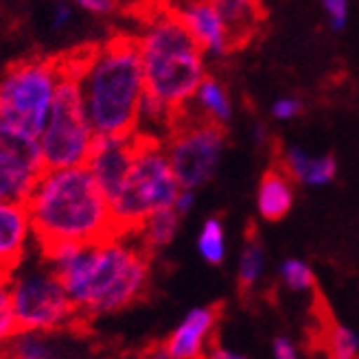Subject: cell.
I'll list each match as a JSON object with an SVG mask.
<instances>
[{"mask_svg":"<svg viewBox=\"0 0 359 359\" xmlns=\"http://www.w3.org/2000/svg\"><path fill=\"white\" fill-rule=\"evenodd\" d=\"M62 79V60H25L0 77V116L25 134L40 138Z\"/></svg>","mask_w":359,"mask_h":359,"instance_id":"obj_7","label":"cell"},{"mask_svg":"<svg viewBox=\"0 0 359 359\" xmlns=\"http://www.w3.org/2000/svg\"><path fill=\"white\" fill-rule=\"evenodd\" d=\"M252 138H255L257 145L261 147V145H265V142H269V130L265 128L263 123H257L255 130H252Z\"/></svg>","mask_w":359,"mask_h":359,"instance_id":"obj_34","label":"cell"},{"mask_svg":"<svg viewBox=\"0 0 359 359\" xmlns=\"http://www.w3.org/2000/svg\"><path fill=\"white\" fill-rule=\"evenodd\" d=\"M280 167L290 173L296 184L311 189L327 187L337 177V160L331 154H313L298 145L283 149Z\"/></svg>","mask_w":359,"mask_h":359,"instance_id":"obj_14","label":"cell"},{"mask_svg":"<svg viewBox=\"0 0 359 359\" xmlns=\"http://www.w3.org/2000/svg\"><path fill=\"white\" fill-rule=\"evenodd\" d=\"M212 3L228 25L235 46L252 38L257 27L263 22V9L259 0H212Z\"/></svg>","mask_w":359,"mask_h":359,"instance_id":"obj_17","label":"cell"},{"mask_svg":"<svg viewBox=\"0 0 359 359\" xmlns=\"http://www.w3.org/2000/svg\"><path fill=\"white\" fill-rule=\"evenodd\" d=\"M165 149L173 173L182 189H200L217 173L226 151V130L206 118L182 121L177 116L175 128L165 138Z\"/></svg>","mask_w":359,"mask_h":359,"instance_id":"obj_9","label":"cell"},{"mask_svg":"<svg viewBox=\"0 0 359 359\" xmlns=\"http://www.w3.org/2000/svg\"><path fill=\"white\" fill-rule=\"evenodd\" d=\"M272 359H300V353L290 337H276L272 344Z\"/></svg>","mask_w":359,"mask_h":359,"instance_id":"obj_29","label":"cell"},{"mask_svg":"<svg viewBox=\"0 0 359 359\" xmlns=\"http://www.w3.org/2000/svg\"><path fill=\"white\" fill-rule=\"evenodd\" d=\"M27 208L40 250L118 235L110 200L86 165L44 169L29 195Z\"/></svg>","mask_w":359,"mask_h":359,"instance_id":"obj_3","label":"cell"},{"mask_svg":"<svg viewBox=\"0 0 359 359\" xmlns=\"http://www.w3.org/2000/svg\"><path fill=\"white\" fill-rule=\"evenodd\" d=\"M147 93L184 112L206 79V55L175 9L151 11L136 38Z\"/></svg>","mask_w":359,"mask_h":359,"instance_id":"obj_4","label":"cell"},{"mask_svg":"<svg viewBox=\"0 0 359 359\" xmlns=\"http://www.w3.org/2000/svg\"><path fill=\"white\" fill-rule=\"evenodd\" d=\"M0 165L44 171L38 138L18 130L5 116H0Z\"/></svg>","mask_w":359,"mask_h":359,"instance_id":"obj_16","label":"cell"},{"mask_svg":"<svg viewBox=\"0 0 359 359\" xmlns=\"http://www.w3.org/2000/svg\"><path fill=\"white\" fill-rule=\"evenodd\" d=\"M9 359H62V344L53 333L18 331L7 344Z\"/></svg>","mask_w":359,"mask_h":359,"instance_id":"obj_19","label":"cell"},{"mask_svg":"<svg viewBox=\"0 0 359 359\" xmlns=\"http://www.w3.org/2000/svg\"><path fill=\"white\" fill-rule=\"evenodd\" d=\"M204 359H250V357H245L243 353L232 351V348H228V346L212 344V346L208 348V353L204 355Z\"/></svg>","mask_w":359,"mask_h":359,"instance_id":"obj_33","label":"cell"},{"mask_svg":"<svg viewBox=\"0 0 359 359\" xmlns=\"http://www.w3.org/2000/svg\"><path fill=\"white\" fill-rule=\"evenodd\" d=\"M35 241L27 202L0 200V274L9 276L20 267Z\"/></svg>","mask_w":359,"mask_h":359,"instance_id":"obj_12","label":"cell"},{"mask_svg":"<svg viewBox=\"0 0 359 359\" xmlns=\"http://www.w3.org/2000/svg\"><path fill=\"white\" fill-rule=\"evenodd\" d=\"M40 257L64 283L79 318L128 309L147 292L151 276L149 252L134 235L50 245Z\"/></svg>","mask_w":359,"mask_h":359,"instance_id":"obj_1","label":"cell"},{"mask_svg":"<svg viewBox=\"0 0 359 359\" xmlns=\"http://www.w3.org/2000/svg\"><path fill=\"white\" fill-rule=\"evenodd\" d=\"M18 331H20V329H18V320H15V313H13L9 276L0 274V344H9V339Z\"/></svg>","mask_w":359,"mask_h":359,"instance_id":"obj_26","label":"cell"},{"mask_svg":"<svg viewBox=\"0 0 359 359\" xmlns=\"http://www.w3.org/2000/svg\"><path fill=\"white\" fill-rule=\"evenodd\" d=\"M75 3L83 11L95 13V15H107V13H112L116 7V0H75Z\"/></svg>","mask_w":359,"mask_h":359,"instance_id":"obj_31","label":"cell"},{"mask_svg":"<svg viewBox=\"0 0 359 359\" xmlns=\"http://www.w3.org/2000/svg\"><path fill=\"white\" fill-rule=\"evenodd\" d=\"M195 202H197L195 189H180V193L175 195L173 208H175V212L180 215V217H184V215H189L195 208Z\"/></svg>","mask_w":359,"mask_h":359,"instance_id":"obj_30","label":"cell"},{"mask_svg":"<svg viewBox=\"0 0 359 359\" xmlns=\"http://www.w3.org/2000/svg\"><path fill=\"white\" fill-rule=\"evenodd\" d=\"M219 311L217 307H195L165 339L167 351L175 359H204L212 346V333L217 327Z\"/></svg>","mask_w":359,"mask_h":359,"instance_id":"obj_13","label":"cell"},{"mask_svg":"<svg viewBox=\"0 0 359 359\" xmlns=\"http://www.w3.org/2000/svg\"><path fill=\"white\" fill-rule=\"evenodd\" d=\"M180 222H182V217L175 212L173 206L160 208L151 212L149 217L138 226L134 237L140 241V245L145 248L149 255L158 252V250H165L167 245H171V241L175 239L180 230Z\"/></svg>","mask_w":359,"mask_h":359,"instance_id":"obj_18","label":"cell"},{"mask_svg":"<svg viewBox=\"0 0 359 359\" xmlns=\"http://www.w3.org/2000/svg\"><path fill=\"white\" fill-rule=\"evenodd\" d=\"M0 359H9V355L5 353V355H0Z\"/></svg>","mask_w":359,"mask_h":359,"instance_id":"obj_37","label":"cell"},{"mask_svg":"<svg viewBox=\"0 0 359 359\" xmlns=\"http://www.w3.org/2000/svg\"><path fill=\"white\" fill-rule=\"evenodd\" d=\"M322 11H325L329 27L333 31H342L348 22V11H351V3L348 0H320Z\"/></svg>","mask_w":359,"mask_h":359,"instance_id":"obj_27","label":"cell"},{"mask_svg":"<svg viewBox=\"0 0 359 359\" xmlns=\"http://www.w3.org/2000/svg\"><path fill=\"white\" fill-rule=\"evenodd\" d=\"M60 60L62 79L50 105L48 121L38 138L44 169H66L86 165L97 138L86 114L79 81L73 70L64 64V57Z\"/></svg>","mask_w":359,"mask_h":359,"instance_id":"obj_6","label":"cell"},{"mask_svg":"<svg viewBox=\"0 0 359 359\" xmlns=\"http://www.w3.org/2000/svg\"><path fill=\"white\" fill-rule=\"evenodd\" d=\"M13 313L20 331L57 333L79 318L64 283L42 259L38 265H20L9 274Z\"/></svg>","mask_w":359,"mask_h":359,"instance_id":"obj_8","label":"cell"},{"mask_svg":"<svg viewBox=\"0 0 359 359\" xmlns=\"http://www.w3.org/2000/svg\"><path fill=\"white\" fill-rule=\"evenodd\" d=\"M195 44L210 57H226L235 48L232 35L212 0H189L175 9Z\"/></svg>","mask_w":359,"mask_h":359,"instance_id":"obj_11","label":"cell"},{"mask_svg":"<svg viewBox=\"0 0 359 359\" xmlns=\"http://www.w3.org/2000/svg\"><path fill=\"white\" fill-rule=\"evenodd\" d=\"M70 18H73V7H70L68 3H57L55 7H53V15H50V27L55 29V31H60V29H64L68 22H70Z\"/></svg>","mask_w":359,"mask_h":359,"instance_id":"obj_32","label":"cell"},{"mask_svg":"<svg viewBox=\"0 0 359 359\" xmlns=\"http://www.w3.org/2000/svg\"><path fill=\"white\" fill-rule=\"evenodd\" d=\"M180 182L173 173L165 142L138 134V149L132 171L121 193L110 202L118 235H134L151 212L169 208L180 193Z\"/></svg>","mask_w":359,"mask_h":359,"instance_id":"obj_5","label":"cell"},{"mask_svg":"<svg viewBox=\"0 0 359 359\" xmlns=\"http://www.w3.org/2000/svg\"><path fill=\"white\" fill-rule=\"evenodd\" d=\"M118 359H145V357H136V355H125V357H118Z\"/></svg>","mask_w":359,"mask_h":359,"instance_id":"obj_36","label":"cell"},{"mask_svg":"<svg viewBox=\"0 0 359 359\" xmlns=\"http://www.w3.org/2000/svg\"><path fill=\"white\" fill-rule=\"evenodd\" d=\"M97 136H128L138 130V107L147 93L136 38L116 35L83 53L66 55Z\"/></svg>","mask_w":359,"mask_h":359,"instance_id":"obj_2","label":"cell"},{"mask_svg":"<svg viewBox=\"0 0 359 359\" xmlns=\"http://www.w3.org/2000/svg\"><path fill=\"white\" fill-rule=\"evenodd\" d=\"M278 276L287 290L298 292V294L311 292L316 287L313 267L302 259H285L278 267Z\"/></svg>","mask_w":359,"mask_h":359,"instance_id":"obj_25","label":"cell"},{"mask_svg":"<svg viewBox=\"0 0 359 359\" xmlns=\"http://www.w3.org/2000/svg\"><path fill=\"white\" fill-rule=\"evenodd\" d=\"M197 252L208 265H222L228 255L226 228L219 217H208L197 235Z\"/></svg>","mask_w":359,"mask_h":359,"instance_id":"obj_22","label":"cell"},{"mask_svg":"<svg viewBox=\"0 0 359 359\" xmlns=\"http://www.w3.org/2000/svg\"><path fill=\"white\" fill-rule=\"evenodd\" d=\"M138 149V134L128 136H97L86 167L97 180L107 200H114L128 180Z\"/></svg>","mask_w":359,"mask_h":359,"instance_id":"obj_10","label":"cell"},{"mask_svg":"<svg viewBox=\"0 0 359 359\" xmlns=\"http://www.w3.org/2000/svg\"><path fill=\"white\" fill-rule=\"evenodd\" d=\"M265 265L267 263H265L263 243L257 237H248L239 255V267H237V280L241 285V290H255L265 276Z\"/></svg>","mask_w":359,"mask_h":359,"instance_id":"obj_23","label":"cell"},{"mask_svg":"<svg viewBox=\"0 0 359 359\" xmlns=\"http://www.w3.org/2000/svg\"><path fill=\"white\" fill-rule=\"evenodd\" d=\"M145 359H175V357L167 351V346H165V344H158V346H154V348H149V351H147Z\"/></svg>","mask_w":359,"mask_h":359,"instance_id":"obj_35","label":"cell"},{"mask_svg":"<svg viewBox=\"0 0 359 359\" xmlns=\"http://www.w3.org/2000/svg\"><path fill=\"white\" fill-rule=\"evenodd\" d=\"M202 118L212 121L217 125H226L232 118V99L222 81L206 75V79L195 90L193 101Z\"/></svg>","mask_w":359,"mask_h":359,"instance_id":"obj_20","label":"cell"},{"mask_svg":"<svg viewBox=\"0 0 359 359\" xmlns=\"http://www.w3.org/2000/svg\"><path fill=\"white\" fill-rule=\"evenodd\" d=\"M325 351L331 359H359V333L346 325L331 322L325 331Z\"/></svg>","mask_w":359,"mask_h":359,"instance_id":"obj_24","label":"cell"},{"mask_svg":"<svg viewBox=\"0 0 359 359\" xmlns=\"http://www.w3.org/2000/svg\"><path fill=\"white\" fill-rule=\"evenodd\" d=\"M296 200V182L280 165L269 167L257 189V210L265 222H280Z\"/></svg>","mask_w":359,"mask_h":359,"instance_id":"obj_15","label":"cell"},{"mask_svg":"<svg viewBox=\"0 0 359 359\" xmlns=\"http://www.w3.org/2000/svg\"><path fill=\"white\" fill-rule=\"evenodd\" d=\"M269 112H272V116L280 123L294 121L302 112V101L296 97H278L272 103V107H269Z\"/></svg>","mask_w":359,"mask_h":359,"instance_id":"obj_28","label":"cell"},{"mask_svg":"<svg viewBox=\"0 0 359 359\" xmlns=\"http://www.w3.org/2000/svg\"><path fill=\"white\" fill-rule=\"evenodd\" d=\"M40 173L42 171L27 169V167L0 165V200L27 202Z\"/></svg>","mask_w":359,"mask_h":359,"instance_id":"obj_21","label":"cell"}]
</instances>
